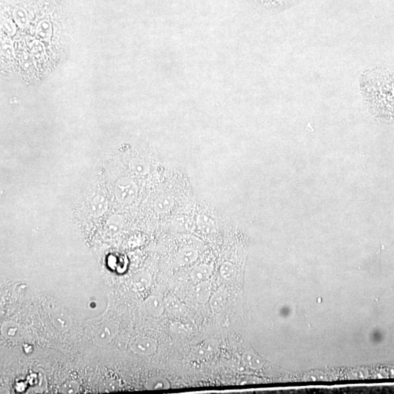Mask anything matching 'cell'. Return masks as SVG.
<instances>
[{
  "mask_svg": "<svg viewBox=\"0 0 394 394\" xmlns=\"http://www.w3.org/2000/svg\"><path fill=\"white\" fill-rule=\"evenodd\" d=\"M108 209V201L103 195H97L93 197L90 203V213L91 216L98 218L103 216Z\"/></svg>",
  "mask_w": 394,
  "mask_h": 394,
  "instance_id": "cell-5",
  "label": "cell"
},
{
  "mask_svg": "<svg viewBox=\"0 0 394 394\" xmlns=\"http://www.w3.org/2000/svg\"><path fill=\"white\" fill-rule=\"evenodd\" d=\"M212 285L208 281L198 282L194 288V294L197 302L201 304H205L210 300L211 297Z\"/></svg>",
  "mask_w": 394,
  "mask_h": 394,
  "instance_id": "cell-7",
  "label": "cell"
},
{
  "mask_svg": "<svg viewBox=\"0 0 394 394\" xmlns=\"http://www.w3.org/2000/svg\"><path fill=\"white\" fill-rule=\"evenodd\" d=\"M54 323L56 325L57 327L61 328V329H67L68 327L70 320H68V316L64 314L56 315L54 319Z\"/></svg>",
  "mask_w": 394,
  "mask_h": 394,
  "instance_id": "cell-20",
  "label": "cell"
},
{
  "mask_svg": "<svg viewBox=\"0 0 394 394\" xmlns=\"http://www.w3.org/2000/svg\"><path fill=\"white\" fill-rule=\"evenodd\" d=\"M225 291H219L216 294H213L210 299V305L212 310L215 314H221L224 310L225 306Z\"/></svg>",
  "mask_w": 394,
  "mask_h": 394,
  "instance_id": "cell-13",
  "label": "cell"
},
{
  "mask_svg": "<svg viewBox=\"0 0 394 394\" xmlns=\"http://www.w3.org/2000/svg\"><path fill=\"white\" fill-rule=\"evenodd\" d=\"M134 353L142 356H147L154 353L156 350V343L148 338H137L131 345Z\"/></svg>",
  "mask_w": 394,
  "mask_h": 394,
  "instance_id": "cell-3",
  "label": "cell"
},
{
  "mask_svg": "<svg viewBox=\"0 0 394 394\" xmlns=\"http://www.w3.org/2000/svg\"><path fill=\"white\" fill-rule=\"evenodd\" d=\"M197 225L199 231L205 235L214 234L217 229L214 220L208 215L203 213L197 216Z\"/></svg>",
  "mask_w": 394,
  "mask_h": 394,
  "instance_id": "cell-6",
  "label": "cell"
},
{
  "mask_svg": "<svg viewBox=\"0 0 394 394\" xmlns=\"http://www.w3.org/2000/svg\"><path fill=\"white\" fill-rule=\"evenodd\" d=\"M255 7L267 12H279L295 5L301 0H249Z\"/></svg>",
  "mask_w": 394,
  "mask_h": 394,
  "instance_id": "cell-2",
  "label": "cell"
},
{
  "mask_svg": "<svg viewBox=\"0 0 394 394\" xmlns=\"http://www.w3.org/2000/svg\"><path fill=\"white\" fill-rule=\"evenodd\" d=\"M131 172L138 175H145L150 171L148 162L141 158H133L129 162Z\"/></svg>",
  "mask_w": 394,
  "mask_h": 394,
  "instance_id": "cell-12",
  "label": "cell"
},
{
  "mask_svg": "<svg viewBox=\"0 0 394 394\" xmlns=\"http://www.w3.org/2000/svg\"><path fill=\"white\" fill-rule=\"evenodd\" d=\"M115 335V326L105 325L96 334V343L98 345H106Z\"/></svg>",
  "mask_w": 394,
  "mask_h": 394,
  "instance_id": "cell-10",
  "label": "cell"
},
{
  "mask_svg": "<svg viewBox=\"0 0 394 394\" xmlns=\"http://www.w3.org/2000/svg\"><path fill=\"white\" fill-rule=\"evenodd\" d=\"M37 36L43 40H49L51 36V25L48 21L40 22L37 28Z\"/></svg>",
  "mask_w": 394,
  "mask_h": 394,
  "instance_id": "cell-16",
  "label": "cell"
},
{
  "mask_svg": "<svg viewBox=\"0 0 394 394\" xmlns=\"http://www.w3.org/2000/svg\"><path fill=\"white\" fill-rule=\"evenodd\" d=\"M2 28L10 35H13L16 33V27L10 20H4L2 22Z\"/></svg>",
  "mask_w": 394,
  "mask_h": 394,
  "instance_id": "cell-22",
  "label": "cell"
},
{
  "mask_svg": "<svg viewBox=\"0 0 394 394\" xmlns=\"http://www.w3.org/2000/svg\"><path fill=\"white\" fill-rule=\"evenodd\" d=\"M1 54L7 57V58H12L14 55V51H13V46L10 42L4 41V43L1 45Z\"/></svg>",
  "mask_w": 394,
  "mask_h": 394,
  "instance_id": "cell-21",
  "label": "cell"
},
{
  "mask_svg": "<svg viewBox=\"0 0 394 394\" xmlns=\"http://www.w3.org/2000/svg\"><path fill=\"white\" fill-rule=\"evenodd\" d=\"M243 361L247 366H249L251 369H260L263 365L261 359L256 355L251 353V352L245 353L243 356Z\"/></svg>",
  "mask_w": 394,
  "mask_h": 394,
  "instance_id": "cell-15",
  "label": "cell"
},
{
  "mask_svg": "<svg viewBox=\"0 0 394 394\" xmlns=\"http://www.w3.org/2000/svg\"><path fill=\"white\" fill-rule=\"evenodd\" d=\"M174 197L170 194H163L157 197L154 201L153 207L155 212L159 215L169 213L174 206Z\"/></svg>",
  "mask_w": 394,
  "mask_h": 394,
  "instance_id": "cell-4",
  "label": "cell"
},
{
  "mask_svg": "<svg viewBox=\"0 0 394 394\" xmlns=\"http://www.w3.org/2000/svg\"><path fill=\"white\" fill-rule=\"evenodd\" d=\"M213 269V267L211 264H199L191 272V278H192V281L197 283L207 281L211 276Z\"/></svg>",
  "mask_w": 394,
  "mask_h": 394,
  "instance_id": "cell-9",
  "label": "cell"
},
{
  "mask_svg": "<svg viewBox=\"0 0 394 394\" xmlns=\"http://www.w3.org/2000/svg\"><path fill=\"white\" fill-rule=\"evenodd\" d=\"M122 227V220L118 216H115L111 218L107 223V232L111 234H115L121 230Z\"/></svg>",
  "mask_w": 394,
  "mask_h": 394,
  "instance_id": "cell-17",
  "label": "cell"
},
{
  "mask_svg": "<svg viewBox=\"0 0 394 394\" xmlns=\"http://www.w3.org/2000/svg\"><path fill=\"white\" fill-rule=\"evenodd\" d=\"M145 308L149 314L155 317L161 316L165 310V305L160 298L151 296L145 302Z\"/></svg>",
  "mask_w": 394,
  "mask_h": 394,
  "instance_id": "cell-11",
  "label": "cell"
},
{
  "mask_svg": "<svg viewBox=\"0 0 394 394\" xmlns=\"http://www.w3.org/2000/svg\"><path fill=\"white\" fill-rule=\"evenodd\" d=\"M198 255V251L195 248H186L178 251L176 255V260L178 265L186 266L195 262Z\"/></svg>",
  "mask_w": 394,
  "mask_h": 394,
  "instance_id": "cell-8",
  "label": "cell"
},
{
  "mask_svg": "<svg viewBox=\"0 0 394 394\" xmlns=\"http://www.w3.org/2000/svg\"><path fill=\"white\" fill-rule=\"evenodd\" d=\"M166 307L168 310L172 313L179 314L182 311L181 305L175 298H168L166 301Z\"/></svg>",
  "mask_w": 394,
  "mask_h": 394,
  "instance_id": "cell-19",
  "label": "cell"
},
{
  "mask_svg": "<svg viewBox=\"0 0 394 394\" xmlns=\"http://www.w3.org/2000/svg\"><path fill=\"white\" fill-rule=\"evenodd\" d=\"M114 192L118 202L122 204H132L138 196V185L131 177H121L115 183Z\"/></svg>",
  "mask_w": 394,
  "mask_h": 394,
  "instance_id": "cell-1",
  "label": "cell"
},
{
  "mask_svg": "<svg viewBox=\"0 0 394 394\" xmlns=\"http://www.w3.org/2000/svg\"><path fill=\"white\" fill-rule=\"evenodd\" d=\"M14 18L17 25L22 28L25 27L28 24L27 13L22 8L16 9L14 12Z\"/></svg>",
  "mask_w": 394,
  "mask_h": 394,
  "instance_id": "cell-18",
  "label": "cell"
},
{
  "mask_svg": "<svg viewBox=\"0 0 394 394\" xmlns=\"http://www.w3.org/2000/svg\"><path fill=\"white\" fill-rule=\"evenodd\" d=\"M77 384H75V383H67L66 384L65 386H64V389H63L62 393L64 394H75L77 393V391H78V389H77Z\"/></svg>",
  "mask_w": 394,
  "mask_h": 394,
  "instance_id": "cell-23",
  "label": "cell"
},
{
  "mask_svg": "<svg viewBox=\"0 0 394 394\" xmlns=\"http://www.w3.org/2000/svg\"><path fill=\"white\" fill-rule=\"evenodd\" d=\"M220 275L225 281H231L236 275V269L234 264L229 261L223 263L220 267Z\"/></svg>",
  "mask_w": 394,
  "mask_h": 394,
  "instance_id": "cell-14",
  "label": "cell"
}]
</instances>
